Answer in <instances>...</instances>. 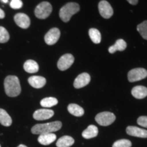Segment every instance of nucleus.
Returning a JSON list of instances; mask_svg holds the SVG:
<instances>
[{"mask_svg":"<svg viewBox=\"0 0 147 147\" xmlns=\"http://www.w3.org/2000/svg\"><path fill=\"white\" fill-rule=\"evenodd\" d=\"M5 91L9 97L18 96L21 92V87L19 79L16 76H8L4 80Z\"/></svg>","mask_w":147,"mask_h":147,"instance_id":"f257e3e1","label":"nucleus"},{"mask_svg":"<svg viewBox=\"0 0 147 147\" xmlns=\"http://www.w3.org/2000/svg\"><path fill=\"white\" fill-rule=\"evenodd\" d=\"M62 123L60 121L47 123L44 124H36L32 128V132L34 134H45L57 131L61 128Z\"/></svg>","mask_w":147,"mask_h":147,"instance_id":"f03ea898","label":"nucleus"},{"mask_svg":"<svg viewBox=\"0 0 147 147\" xmlns=\"http://www.w3.org/2000/svg\"><path fill=\"white\" fill-rule=\"evenodd\" d=\"M80 10V6L77 3L69 2L63 5L59 11V17L63 22H68L71 16Z\"/></svg>","mask_w":147,"mask_h":147,"instance_id":"7ed1b4c3","label":"nucleus"},{"mask_svg":"<svg viewBox=\"0 0 147 147\" xmlns=\"http://www.w3.org/2000/svg\"><path fill=\"white\" fill-rule=\"evenodd\" d=\"M53 10L52 5L49 2L43 1L39 3L35 9V15L40 19H45L50 16Z\"/></svg>","mask_w":147,"mask_h":147,"instance_id":"20e7f679","label":"nucleus"},{"mask_svg":"<svg viewBox=\"0 0 147 147\" xmlns=\"http://www.w3.org/2000/svg\"><path fill=\"white\" fill-rule=\"evenodd\" d=\"M116 117L113 113L110 112H103L97 114L95 117V121L102 126H108L115 121Z\"/></svg>","mask_w":147,"mask_h":147,"instance_id":"39448f33","label":"nucleus"},{"mask_svg":"<svg viewBox=\"0 0 147 147\" xmlns=\"http://www.w3.org/2000/svg\"><path fill=\"white\" fill-rule=\"evenodd\" d=\"M129 81L133 82L139 81L147 77V71L144 68H135L128 72Z\"/></svg>","mask_w":147,"mask_h":147,"instance_id":"423d86ee","label":"nucleus"},{"mask_svg":"<svg viewBox=\"0 0 147 147\" xmlns=\"http://www.w3.org/2000/svg\"><path fill=\"white\" fill-rule=\"evenodd\" d=\"M74 57L73 55L69 53H67L61 57L59 59L57 67L60 70H66L71 67V65L74 63Z\"/></svg>","mask_w":147,"mask_h":147,"instance_id":"0eeeda50","label":"nucleus"},{"mask_svg":"<svg viewBox=\"0 0 147 147\" xmlns=\"http://www.w3.org/2000/svg\"><path fill=\"white\" fill-rule=\"evenodd\" d=\"M99 12L103 18H110L113 15V9L109 3L105 0L101 1L98 4Z\"/></svg>","mask_w":147,"mask_h":147,"instance_id":"6e6552de","label":"nucleus"},{"mask_svg":"<svg viewBox=\"0 0 147 147\" xmlns=\"http://www.w3.org/2000/svg\"><path fill=\"white\" fill-rule=\"evenodd\" d=\"M61 32L58 28H52L45 36V42L48 45H53L56 44L60 38Z\"/></svg>","mask_w":147,"mask_h":147,"instance_id":"1a4fd4ad","label":"nucleus"},{"mask_svg":"<svg viewBox=\"0 0 147 147\" xmlns=\"http://www.w3.org/2000/svg\"><path fill=\"white\" fill-rule=\"evenodd\" d=\"M14 19L16 25L21 28L27 29L30 26V18L27 14L24 13H18L14 16Z\"/></svg>","mask_w":147,"mask_h":147,"instance_id":"9d476101","label":"nucleus"},{"mask_svg":"<svg viewBox=\"0 0 147 147\" xmlns=\"http://www.w3.org/2000/svg\"><path fill=\"white\" fill-rule=\"evenodd\" d=\"M54 115V111L50 109H39L34 112L33 117L37 121H44L51 119Z\"/></svg>","mask_w":147,"mask_h":147,"instance_id":"9b49d317","label":"nucleus"},{"mask_svg":"<svg viewBox=\"0 0 147 147\" xmlns=\"http://www.w3.org/2000/svg\"><path fill=\"white\" fill-rule=\"evenodd\" d=\"M91 80V76L87 73H82L78 75L74 82V87L76 89H80L87 86Z\"/></svg>","mask_w":147,"mask_h":147,"instance_id":"f8f14e48","label":"nucleus"},{"mask_svg":"<svg viewBox=\"0 0 147 147\" xmlns=\"http://www.w3.org/2000/svg\"><path fill=\"white\" fill-rule=\"evenodd\" d=\"M126 132L128 135L131 136L146 138H147V130L141 129L135 126H128L126 129Z\"/></svg>","mask_w":147,"mask_h":147,"instance_id":"ddd939ff","label":"nucleus"},{"mask_svg":"<svg viewBox=\"0 0 147 147\" xmlns=\"http://www.w3.org/2000/svg\"><path fill=\"white\" fill-rule=\"evenodd\" d=\"M28 82L32 87L36 88V89H40L45 85L47 80L42 76H32L29 77Z\"/></svg>","mask_w":147,"mask_h":147,"instance_id":"4468645a","label":"nucleus"},{"mask_svg":"<svg viewBox=\"0 0 147 147\" xmlns=\"http://www.w3.org/2000/svg\"><path fill=\"white\" fill-rule=\"evenodd\" d=\"M57 136L53 133L41 134L38 137V142L42 145H49L56 140Z\"/></svg>","mask_w":147,"mask_h":147,"instance_id":"2eb2a0df","label":"nucleus"},{"mask_svg":"<svg viewBox=\"0 0 147 147\" xmlns=\"http://www.w3.org/2000/svg\"><path fill=\"white\" fill-rule=\"evenodd\" d=\"M131 94L135 98L141 100L147 96V88L144 86H136L131 90Z\"/></svg>","mask_w":147,"mask_h":147,"instance_id":"dca6fc26","label":"nucleus"},{"mask_svg":"<svg viewBox=\"0 0 147 147\" xmlns=\"http://www.w3.org/2000/svg\"><path fill=\"white\" fill-rule=\"evenodd\" d=\"M97 134H98V128L95 125H91L85 130H84L82 133V136L85 139H91L96 137Z\"/></svg>","mask_w":147,"mask_h":147,"instance_id":"f3484780","label":"nucleus"},{"mask_svg":"<svg viewBox=\"0 0 147 147\" xmlns=\"http://www.w3.org/2000/svg\"><path fill=\"white\" fill-rule=\"evenodd\" d=\"M23 67L25 71L30 74L36 73L39 70V65H38V64L34 60L32 59L27 60V61H25V63H24Z\"/></svg>","mask_w":147,"mask_h":147,"instance_id":"a211bd4d","label":"nucleus"},{"mask_svg":"<svg viewBox=\"0 0 147 147\" xmlns=\"http://www.w3.org/2000/svg\"><path fill=\"white\" fill-rule=\"evenodd\" d=\"M126 48H127V43L125 42V40H123V39H119L116 41L115 45L109 47V49H108V51H109L110 53L113 54V53H115L116 51H124Z\"/></svg>","mask_w":147,"mask_h":147,"instance_id":"6ab92c4d","label":"nucleus"},{"mask_svg":"<svg viewBox=\"0 0 147 147\" xmlns=\"http://www.w3.org/2000/svg\"><path fill=\"white\" fill-rule=\"evenodd\" d=\"M74 143V140L72 137L69 136H64L60 138L56 143V146L57 147H69L72 146Z\"/></svg>","mask_w":147,"mask_h":147,"instance_id":"aec40b11","label":"nucleus"},{"mask_svg":"<svg viewBox=\"0 0 147 147\" xmlns=\"http://www.w3.org/2000/svg\"><path fill=\"white\" fill-rule=\"evenodd\" d=\"M67 110L71 115H72L75 117H82L84 115V109L78 104H70L67 106Z\"/></svg>","mask_w":147,"mask_h":147,"instance_id":"412c9836","label":"nucleus"},{"mask_svg":"<svg viewBox=\"0 0 147 147\" xmlns=\"http://www.w3.org/2000/svg\"><path fill=\"white\" fill-rule=\"evenodd\" d=\"M0 123L5 127L10 126L12 123V120L10 116L5 110L0 108Z\"/></svg>","mask_w":147,"mask_h":147,"instance_id":"4be33fe9","label":"nucleus"},{"mask_svg":"<svg viewBox=\"0 0 147 147\" xmlns=\"http://www.w3.org/2000/svg\"><path fill=\"white\" fill-rule=\"evenodd\" d=\"M58 104V100L55 97H46L40 102V105L45 108H51L56 106Z\"/></svg>","mask_w":147,"mask_h":147,"instance_id":"5701e85b","label":"nucleus"},{"mask_svg":"<svg viewBox=\"0 0 147 147\" xmlns=\"http://www.w3.org/2000/svg\"><path fill=\"white\" fill-rule=\"evenodd\" d=\"M89 35L92 42L95 44H99L101 42V34L97 29L91 28L89 31Z\"/></svg>","mask_w":147,"mask_h":147,"instance_id":"b1692460","label":"nucleus"},{"mask_svg":"<svg viewBox=\"0 0 147 147\" xmlns=\"http://www.w3.org/2000/svg\"><path fill=\"white\" fill-rule=\"evenodd\" d=\"M137 30L144 39L147 40V21L139 24L137 27Z\"/></svg>","mask_w":147,"mask_h":147,"instance_id":"393cba45","label":"nucleus"},{"mask_svg":"<svg viewBox=\"0 0 147 147\" xmlns=\"http://www.w3.org/2000/svg\"><path fill=\"white\" fill-rule=\"evenodd\" d=\"M10 39V35L6 29L0 26V43H5Z\"/></svg>","mask_w":147,"mask_h":147,"instance_id":"a878e982","label":"nucleus"},{"mask_svg":"<svg viewBox=\"0 0 147 147\" xmlns=\"http://www.w3.org/2000/svg\"><path fill=\"white\" fill-rule=\"evenodd\" d=\"M131 142L129 140L122 139L116 141L113 145V147H131Z\"/></svg>","mask_w":147,"mask_h":147,"instance_id":"bb28decb","label":"nucleus"},{"mask_svg":"<svg viewBox=\"0 0 147 147\" xmlns=\"http://www.w3.org/2000/svg\"><path fill=\"white\" fill-rule=\"evenodd\" d=\"M23 3L21 0H11L10 6L12 9L14 10H17V9H20L23 7Z\"/></svg>","mask_w":147,"mask_h":147,"instance_id":"cd10ccee","label":"nucleus"},{"mask_svg":"<svg viewBox=\"0 0 147 147\" xmlns=\"http://www.w3.org/2000/svg\"><path fill=\"white\" fill-rule=\"evenodd\" d=\"M137 123L139 125L143 127L147 128V117L146 116H142L140 117L137 120Z\"/></svg>","mask_w":147,"mask_h":147,"instance_id":"c85d7f7f","label":"nucleus"},{"mask_svg":"<svg viewBox=\"0 0 147 147\" xmlns=\"http://www.w3.org/2000/svg\"><path fill=\"white\" fill-rule=\"evenodd\" d=\"M127 1L131 5H136L138 2V0H127Z\"/></svg>","mask_w":147,"mask_h":147,"instance_id":"c756f323","label":"nucleus"},{"mask_svg":"<svg viewBox=\"0 0 147 147\" xmlns=\"http://www.w3.org/2000/svg\"><path fill=\"white\" fill-rule=\"evenodd\" d=\"M5 17V12H3V10H1V8H0V18H3Z\"/></svg>","mask_w":147,"mask_h":147,"instance_id":"7c9ffc66","label":"nucleus"},{"mask_svg":"<svg viewBox=\"0 0 147 147\" xmlns=\"http://www.w3.org/2000/svg\"><path fill=\"white\" fill-rule=\"evenodd\" d=\"M1 2H3V3H8V0H1Z\"/></svg>","mask_w":147,"mask_h":147,"instance_id":"2f4dec72","label":"nucleus"},{"mask_svg":"<svg viewBox=\"0 0 147 147\" xmlns=\"http://www.w3.org/2000/svg\"><path fill=\"white\" fill-rule=\"evenodd\" d=\"M18 147H27V146H26L25 145H24V144H20Z\"/></svg>","mask_w":147,"mask_h":147,"instance_id":"473e14b6","label":"nucleus"},{"mask_svg":"<svg viewBox=\"0 0 147 147\" xmlns=\"http://www.w3.org/2000/svg\"><path fill=\"white\" fill-rule=\"evenodd\" d=\"M0 147H1V145H0Z\"/></svg>","mask_w":147,"mask_h":147,"instance_id":"72a5a7b5","label":"nucleus"}]
</instances>
